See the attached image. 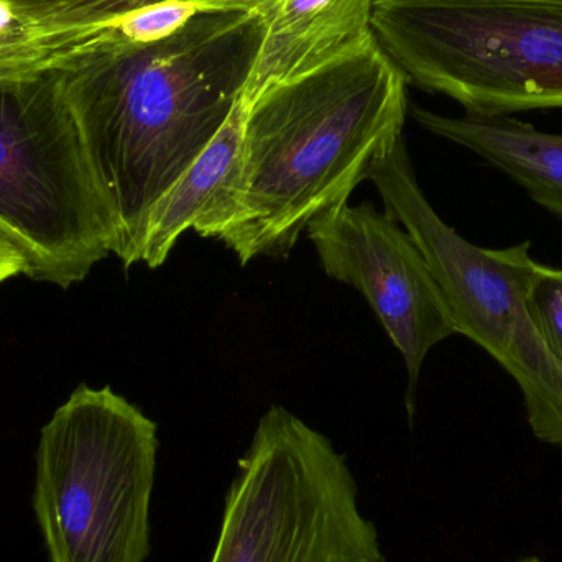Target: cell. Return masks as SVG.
Segmentation results:
<instances>
[{
    "instance_id": "obj_9",
    "label": "cell",
    "mask_w": 562,
    "mask_h": 562,
    "mask_svg": "<svg viewBox=\"0 0 562 562\" xmlns=\"http://www.w3.org/2000/svg\"><path fill=\"white\" fill-rule=\"evenodd\" d=\"M246 99L148 216L140 262L158 269L187 231L221 240L236 217L244 167Z\"/></svg>"
},
{
    "instance_id": "obj_3",
    "label": "cell",
    "mask_w": 562,
    "mask_h": 562,
    "mask_svg": "<svg viewBox=\"0 0 562 562\" xmlns=\"http://www.w3.org/2000/svg\"><path fill=\"white\" fill-rule=\"evenodd\" d=\"M158 428L109 386H78L40 432L33 510L49 562H145Z\"/></svg>"
},
{
    "instance_id": "obj_13",
    "label": "cell",
    "mask_w": 562,
    "mask_h": 562,
    "mask_svg": "<svg viewBox=\"0 0 562 562\" xmlns=\"http://www.w3.org/2000/svg\"><path fill=\"white\" fill-rule=\"evenodd\" d=\"M104 29L42 32L23 22L9 5L0 2V82L68 68L99 38Z\"/></svg>"
},
{
    "instance_id": "obj_6",
    "label": "cell",
    "mask_w": 562,
    "mask_h": 562,
    "mask_svg": "<svg viewBox=\"0 0 562 562\" xmlns=\"http://www.w3.org/2000/svg\"><path fill=\"white\" fill-rule=\"evenodd\" d=\"M59 71L0 82V236L25 276L68 288L114 254L115 229Z\"/></svg>"
},
{
    "instance_id": "obj_12",
    "label": "cell",
    "mask_w": 562,
    "mask_h": 562,
    "mask_svg": "<svg viewBox=\"0 0 562 562\" xmlns=\"http://www.w3.org/2000/svg\"><path fill=\"white\" fill-rule=\"evenodd\" d=\"M9 5L23 22L42 32H86L104 29L131 13L140 12L158 3L173 0H0ZM193 2L203 10H250L262 13L267 20L279 7L280 0H177Z\"/></svg>"
},
{
    "instance_id": "obj_15",
    "label": "cell",
    "mask_w": 562,
    "mask_h": 562,
    "mask_svg": "<svg viewBox=\"0 0 562 562\" xmlns=\"http://www.w3.org/2000/svg\"><path fill=\"white\" fill-rule=\"evenodd\" d=\"M206 12L193 2H165L148 7L140 12L131 13L117 22L111 23L122 35L134 42L150 43L167 38L187 25L198 13Z\"/></svg>"
},
{
    "instance_id": "obj_17",
    "label": "cell",
    "mask_w": 562,
    "mask_h": 562,
    "mask_svg": "<svg viewBox=\"0 0 562 562\" xmlns=\"http://www.w3.org/2000/svg\"><path fill=\"white\" fill-rule=\"evenodd\" d=\"M515 562H541L540 558L537 557H528L524 558V560L515 561Z\"/></svg>"
},
{
    "instance_id": "obj_5",
    "label": "cell",
    "mask_w": 562,
    "mask_h": 562,
    "mask_svg": "<svg viewBox=\"0 0 562 562\" xmlns=\"http://www.w3.org/2000/svg\"><path fill=\"white\" fill-rule=\"evenodd\" d=\"M211 562H386L346 456L283 406L260 418Z\"/></svg>"
},
{
    "instance_id": "obj_8",
    "label": "cell",
    "mask_w": 562,
    "mask_h": 562,
    "mask_svg": "<svg viewBox=\"0 0 562 562\" xmlns=\"http://www.w3.org/2000/svg\"><path fill=\"white\" fill-rule=\"evenodd\" d=\"M324 272L369 301L408 372L409 412L426 357L458 334L441 288L415 240L370 203H344L307 226Z\"/></svg>"
},
{
    "instance_id": "obj_1",
    "label": "cell",
    "mask_w": 562,
    "mask_h": 562,
    "mask_svg": "<svg viewBox=\"0 0 562 562\" xmlns=\"http://www.w3.org/2000/svg\"><path fill=\"white\" fill-rule=\"evenodd\" d=\"M267 16L206 10L157 42L109 25L59 71L69 111L124 267L140 262L145 226L246 91Z\"/></svg>"
},
{
    "instance_id": "obj_11",
    "label": "cell",
    "mask_w": 562,
    "mask_h": 562,
    "mask_svg": "<svg viewBox=\"0 0 562 562\" xmlns=\"http://www.w3.org/2000/svg\"><path fill=\"white\" fill-rule=\"evenodd\" d=\"M426 131L474 151L517 181L535 203L562 221V135L538 131L510 115L461 117L413 108Z\"/></svg>"
},
{
    "instance_id": "obj_16",
    "label": "cell",
    "mask_w": 562,
    "mask_h": 562,
    "mask_svg": "<svg viewBox=\"0 0 562 562\" xmlns=\"http://www.w3.org/2000/svg\"><path fill=\"white\" fill-rule=\"evenodd\" d=\"M23 259L15 247L0 236V283L23 273Z\"/></svg>"
},
{
    "instance_id": "obj_4",
    "label": "cell",
    "mask_w": 562,
    "mask_h": 562,
    "mask_svg": "<svg viewBox=\"0 0 562 562\" xmlns=\"http://www.w3.org/2000/svg\"><path fill=\"white\" fill-rule=\"evenodd\" d=\"M372 33L406 81L465 114L562 109V0H375Z\"/></svg>"
},
{
    "instance_id": "obj_14",
    "label": "cell",
    "mask_w": 562,
    "mask_h": 562,
    "mask_svg": "<svg viewBox=\"0 0 562 562\" xmlns=\"http://www.w3.org/2000/svg\"><path fill=\"white\" fill-rule=\"evenodd\" d=\"M527 304L538 336L562 367V267L537 263L528 284Z\"/></svg>"
},
{
    "instance_id": "obj_7",
    "label": "cell",
    "mask_w": 562,
    "mask_h": 562,
    "mask_svg": "<svg viewBox=\"0 0 562 562\" xmlns=\"http://www.w3.org/2000/svg\"><path fill=\"white\" fill-rule=\"evenodd\" d=\"M367 180L379 190L385 214L425 256L458 334L514 376L535 438L562 449V367L538 336L527 304L538 263L531 244L484 249L459 236L419 188L403 140L370 168Z\"/></svg>"
},
{
    "instance_id": "obj_2",
    "label": "cell",
    "mask_w": 562,
    "mask_h": 562,
    "mask_svg": "<svg viewBox=\"0 0 562 562\" xmlns=\"http://www.w3.org/2000/svg\"><path fill=\"white\" fill-rule=\"evenodd\" d=\"M406 85L372 35L247 102L239 206L221 237L243 266L286 257L314 220L349 203L403 140Z\"/></svg>"
},
{
    "instance_id": "obj_10",
    "label": "cell",
    "mask_w": 562,
    "mask_h": 562,
    "mask_svg": "<svg viewBox=\"0 0 562 562\" xmlns=\"http://www.w3.org/2000/svg\"><path fill=\"white\" fill-rule=\"evenodd\" d=\"M375 0H280L244 91L247 102L306 75L373 35Z\"/></svg>"
}]
</instances>
